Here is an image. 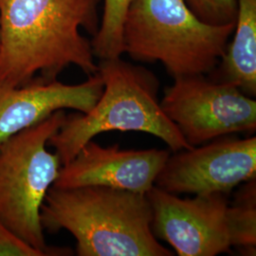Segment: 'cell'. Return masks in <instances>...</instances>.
Wrapping results in <instances>:
<instances>
[{"mask_svg":"<svg viewBox=\"0 0 256 256\" xmlns=\"http://www.w3.org/2000/svg\"><path fill=\"white\" fill-rule=\"evenodd\" d=\"M102 0H0V82L54 81L70 64L97 74L92 41Z\"/></svg>","mask_w":256,"mask_h":256,"instance_id":"6da1fadb","label":"cell"},{"mask_svg":"<svg viewBox=\"0 0 256 256\" xmlns=\"http://www.w3.org/2000/svg\"><path fill=\"white\" fill-rule=\"evenodd\" d=\"M43 229L66 230L79 256H172L152 230L146 194L104 186H52L40 210Z\"/></svg>","mask_w":256,"mask_h":256,"instance_id":"7a4b0ae2","label":"cell"},{"mask_svg":"<svg viewBox=\"0 0 256 256\" xmlns=\"http://www.w3.org/2000/svg\"><path fill=\"white\" fill-rule=\"evenodd\" d=\"M97 74L104 82L100 99L88 113L66 116L59 131L48 140L62 165L95 136L110 131L148 133L174 152L192 148L162 110L160 82L151 72L119 57L100 60Z\"/></svg>","mask_w":256,"mask_h":256,"instance_id":"3957f363","label":"cell"},{"mask_svg":"<svg viewBox=\"0 0 256 256\" xmlns=\"http://www.w3.org/2000/svg\"><path fill=\"white\" fill-rule=\"evenodd\" d=\"M236 28L208 24L183 0H133L124 27V52L135 61L160 62L173 78L207 75L220 63Z\"/></svg>","mask_w":256,"mask_h":256,"instance_id":"277c9868","label":"cell"},{"mask_svg":"<svg viewBox=\"0 0 256 256\" xmlns=\"http://www.w3.org/2000/svg\"><path fill=\"white\" fill-rule=\"evenodd\" d=\"M66 116L58 110L0 144V222L46 256L63 254L46 246L40 210L62 166L46 146Z\"/></svg>","mask_w":256,"mask_h":256,"instance_id":"5b68a950","label":"cell"},{"mask_svg":"<svg viewBox=\"0 0 256 256\" xmlns=\"http://www.w3.org/2000/svg\"><path fill=\"white\" fill-rule=\"evenodd\" d=\"M153 212L152 230L178 256H216L245 250L247 241L238 206L228 194L212 192L180 198L153 186L146 192Z\"/></svg>","mask_w":256,"mask_h":256,"instance_id":"8992f818","label":"cell"},{"mask_svg":"<svg viewBox=\"0 0 256 256\" xmlns=\"http://www.w3.org/2000/svg\"><path fill=\"white\" fill-rule=\"evenodd\" d=\"M160 106L192 147L256 130V100L206 75L174 78L165 88Z\"/></svg>","mask_w":256,"mask_h":256,"instance_id":"52a82bcc","label":"cell"},{"mask_svg":"<svg viewBox=\"0 0 256 256\" xmlns=\"http://www.w3.org/2000/svg\"><path fill=\"white\" fill-rule=\"evenodd\" d=\"M256 178V138L228 135L169 156L155 186L174 194H228Z\"/></svg>","mask_w":256,"mask_h":256,"instance_id":"ba28073f","label":"cell"},{"mask_svg":"<svg viewBox=\"0 0 256 256\" xmlns=\"http://www.w3.org/2000/svg\"><path fill=\"white\" fill-rule=\"evenodd\" d=\"M168 150H122L119 146L104 147L90 140L74 158L61 166L52 186L74 188L104 186L146 194L169 156Z\"/></svg>","mask_w":256,"mask_h":256,"instance_id":"9c48e42d","label":"cell"},{"mask_svg":"<svg viewBox=\"0 0 256 256\" xmlns=\"http://www.w3.org/2000/svg\"><path fill=\"white\" fill-rule=\"evenodd\" d=\"M102 90L104 82L98 74L78 84L40 79L20 86L0 82V144L58 110L72 108L88 113Z\"/></svg>","mask_w":256,"mask_h":256,"instance_id":"30bf717a","label":"cell"},{"mask_svg":"<svg viewBox=\"0 0 256 256\" xmlns=\"http://www.w3.org/2000/svg\"><path fill=\"white\" fill-rule=\"evenodd\" d=\"M234 37L210 78L256 95V0H238Z\"/></svg>","mask_w":256,"mask_h":256,"instance_id":"8fae6325","label":"cell"},{"mask_svg":"<svg viewBox=\"0 0 256 256\" xmlns=\"http://www.w3.org/2000/svg\"><path fill=\"white\" fill-rule=\"evenodd\" d=\"M133 0H104L98 32L92 40V52L100 60L119 58L124 52L122 27Z\"/></svg>","mask_w":256,"mask_h":256,"instance_id":"7c38bea8","label":"cell"},{"mask_svg":"<svg viewBox=\"0 0 256 256\" xmlns=\"http://www.w3.org/2000/svg\"><path fill=\"white\" fill-rule=\"evenodd\" d=\"M192 12L212 25L234 23L238 14V0H183Z\"/></svg>","mask_w":256,"mask_h":256,"instance_id":"4fadbf2b","label":"cell"},{"mask_svg":"<svg viewBox=\"0 0 256 256\" xmlns=\"http://www.w3.org/2000/svg\"><path fill=\"white\" fill-rule=\"evenodd\" d=\"M0 222V256H45Z\"/></svg>","mask_w":256,"mask_h":256,"instance_id":"5bb4252c","label":"cell"}]
</instances>
